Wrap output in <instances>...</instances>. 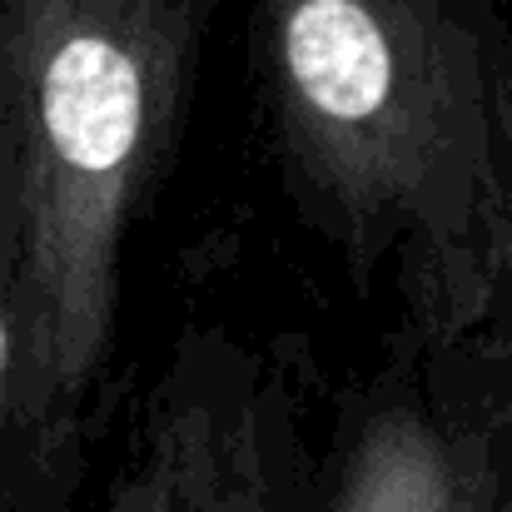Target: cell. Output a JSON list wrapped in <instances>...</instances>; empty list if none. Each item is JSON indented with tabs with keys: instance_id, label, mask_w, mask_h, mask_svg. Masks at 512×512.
I'll return each instance as SVG.
<instances>
[{
	"instance_id": "6da1fadb",
	"label": "cell",
	"mask_w": 512,
	"mask_h": 512,
	"mask_svg": "<svg viewBox=\"0 0 512 512\" xmlns=\"http://www.w3.org/2000/svg\"><path fill=\"white\" fill-rule=\"evenodd\" d=\"M289 189L368 294L393 264L428 343L478 334L512 229V75L468 0H254Z\"/></svg>"
},
{
	"instance_id": "7a4b0ae2",
	"label": "cell",
	"mask_w": 512,
	"mask_h": 512,
	"mask_svg": "<svg viewBox=\"0 0 512 512\" xmlns=\"http://www.w3.org/2000/svg\"><path fill=\"white\" fill-rule=\"evenodd\" d=\"M219 0H0V120L25 165L30 403L75 488L135 214L170 165Z\"/></svg>"
},
{
	"instance_id": "3957f363",
	"label": "cell",
	"mask_w": 512,
	"mask_h": 512,
	"mask_svg": "<svg viewBox=\"0 0 512 512\" xmlns=\"http://www.w3.org/2000/svg\"><path fill=\"white\" fill-rule=\"evenodd\" d=\"M289 403L224 334H184L90 512H304Z\"/></svg>"
},
{
	"instance_id": "277c9868",
	"label": "cell",
	"mask_w": 512,
	"mask_h": 512,
	"mask_svg": "<svg viewBox=\"0 0 512 512\" xmlns=\"http://www.w3.org/2000/svg\"><path fill=\"white\" fill-rule=\"evenodd\" d=\"M498 483L483 433L458 428L413 383H388L353 418L324 512H483Z\"/></svg>"
},
{
	"instance_id": "5b68a950",
	"label": "cell",
	"mask_w": 512,
	"mask_h": 512,
	"mask_svg": "<svg viewBox=\"0 0 512 512\" xmlns=\"http://www.w3.org/2000/svg\"><path fill=\"white\" fill-rule=\"evenodd\" d=\"M25 244L30 214L20 140L0 120V512H65L70 483L55 473L30 403Z\"/></svg>"
},
{
	"instance_id": "8992f818",
	"label": "cell",
	"mask_w": 512,
	"mask_h": 512,
	"mask_svg": "<svg viewBox=\"0 0 512 512\" xmlns=\"http://www.w3.org/2000/svg\"><path fill=\"white\" fill-rule=\"evenodd\" d=\"M483 512H512V478L503 473V483H498V493H493V503Z\"/></svg>"
},
{
	"instance_id": "52a82bcc",
	"label": "cell",
	"mask_w": 512,
	"mask_h": 512,
	"mask_svg": "<svg viewBox=\"0 0 512 512\" xmlns=\"http://www.w3.org/2000/svg\"><path fill=\"white\" fill-rule=\"evenodd\" d=\"M503 294H508V304H512V229H508V264H503ZM498 294V299H503Z\"/></svg>"
}]
</instances>
